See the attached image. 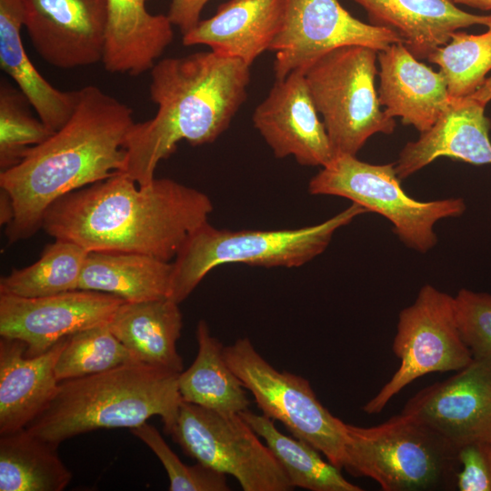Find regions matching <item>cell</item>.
I'll use <instances>...</instances> for the list:
<instances>
[{
	"label": "cell",
	"instance_id": "d6986e66",
	"mask_svg": "<svg viewBox=\"0 0 491 491\" xmlns=\"http://www.w3.org/2000/svg\"><path fill=\"white\" fill-rule=\"evenodd\" d=\"M68 336L34 356L25 355L22 341L1 337L0 435L25 428L51 401L59 384L55 363Z\"/></svg>",
	"mask_w": 491,
	"mask_h": 491
},
{
	"label": "cell",
	"instance_id": "8992f818",
	"mask_svg": "<svg viewBox=\"0 0 491 491\" xmlns=\"http://www.w3.org/2000/svg\"><path fill=\"white\" fill-rule=\"evenodd\" d=\"M343 468L384 491L456 489L457 447L414 416L400 413L374 426L346 424Z\"/></svg>",
	"mask_w": 491,
	"mask_h": 491
},
{
	"label": "cell",
	"instance_id": "8fae6325",
	"mask_svg": "<svg viewBox=\"0 0 491 491\" xmlns=\"http://www.w3.org/2000/svg\"><path fill=\"white\" fill-rule=\"evenodd\" d=\"M392 350L399 367L363 406L366 414L380 413L416 379L430 373L456 372L473 360L457 327L454 296L432 285L422 286L414 303L398 315Z\"/></svg>",
	"mask_w": 491,
	"mask_h": 491
},
{
	"label": "cell",
	"instance_id": "9a60e30c",
	"mask_svg": "<svg viewBox=\"0 0 491 491\" xmlns=\"http://www.w3.org/2000/svg\"><path fill=\"white\" fill-rule=\"evenodd\" d=\"M106 0H24V26L38 55L61 69L102 61Z\"/></svg>",
	"mask_w": 491,
	"mask_h": 491
},
{
	"label": "cell",
	"instance_id": "5b68a950",
	"mask_svg": "<svg viewBox=\"0 0 491 491\" xmlns=\"http://www.w3.org/2000/svg\"><path fill=\"white\" fill-rule=\"evenodd\" d=\"M365 213L363 206L352 203L320 224L296 229L227 230L206 222L188 236L172 262L169 298L180 304L221 265L303 266L326 249L336 230Z\"/></svg>",
	"mask_w": 491,
	"mask_h": 491
},
{
	"label": "cell",
	"instance_id": "277c9868",
	"mask_svg": "<svg viewBox=\"0 0 491 491\" xmlns=\"http://www.w3.org/2000/svg\"><path fill=\"white\" fill-rule=\"evenodd\" d=\"M179 374L134 362L61 381L51 401L25 428L58 446L81 434L98 429H132L158 416L169 435L183 401Z\"/></svg>",
	"mask_w": 491,
	"mask_h": 491
},
{
	"label": "cell",
	"instance_id": "4316f807",
	"mask_svg": "<svg viewBox=\"0 0 491 491\" xmlns=\"http://www.w3.org/2000/svg\"><path fill=\"white\" fill-rule=\"evenodd\" d=\"M0 491H62L72 474L57 446L23 428L0 435Z\"/></svg>",
	"mask_w": 491,
	"mask_h": 491
},
{
	"label": "cell",
	"instance_id": "83f0119b",
	"mask_svg": "<svg viewBox=\"0 0 491 491\" xmlns=\"http://www.w3.org/2000/svg\"><path fill=\"white\" fill-rule=\"evenodd\" d=\"M251 428L263 438L286 474L293 487L311 491H362L346 480L341 469L322 458L320 452L297 437L280 432L272 419L250 410L240 413Z\"/></svg>",
	"mask_w": 491,
	"mask_h": 491
},
{
	"label": "cell",
	"instance_id": "7a4b0ae2",
	"mask_svg": "<svg viewBox=\"0 0 491 491\" xmlns=\"http://www.w3.org/2000/svg\"><path fill=\"white\" fill-rule=\"evenodd\" d=\"M132 109L95 85L78 89L66 123L31 147L15 166L0 173L14 218L9 245L34 235L49 206L63 195L124 172L125 144L135 125Z\"/></svg>",
	"mask_w": 491,
	"mask_h": 491
},
{
	"label": "cell",
	"instance_id": "1f68e13d",
	"mask_svg": "<svg viewBox=\"0 0 491 491\" xmlns=\"http://www.w3.org/2000/svg\"><path fill=\"white\" fill-rule=\"evenodd\" d=\"M25 95L6 80L0 84V169L18 165L26 152L48 139L55 131L30 111Z\"/></svg>",
	"mask_w": 491,
	"mask_h": 491
},
{
	"label": "cell",
	"instance_id": "5bb4252c",
	"mask_svg": "<svg viewBox=\"0 0 491 491\" xmlns=\"http://www.w3.org/2000/svg\"><path fill=\"white\" fill-rule=\"evenodd\" d=\"M456 447L491 442V358H473L444 381L410 397L402 409Z\"/></svg>",
	"mask_w": 491,
	"mask_h": 491
},
{
	"label": "cell",
	"instance_id": "44dd1931",
	"mask_svg": "<svg viewBox=\"0 0 491 491\" xmlns=\"http://www.w3.org/2000/svg\"><path fill=\"white\" fill-rule=\"evenodd\" d=\"M354 1L366 11L372 25L396 31L417 59H427L461 28L491 25V15L465 12L450 0Z\"/></svg>",
	"mask_w": 491,
	"mask_h": 491
},
{
	"label": "cell",
	"instance_id": "e575fe53",
	"mask_svg": "<svg viewBox=\"0 0 491 491\" xmlns=\"http://www.w3.org/2000/svg\"><path fill=\"white\" fill-rule=\"evenodd\" d=\"M456 489L491 491V442L473 441L457 446Z\"/></svg>",
	"mask_w": 491,
	"mask_h": 491
},
{
	"label": "cell",
	"instance_id": "d590c367",
	"mask_svg": "<svg viewBox=\"0 0 491 491\" xmlns=\"http://www.w3.org/2000/svg\"><path fill=\"white\" fill-rule=\"evenodd\" d=\"M209 0H171L168 18L184 34L194 28L200 21V15Z\"/></svg>",
	"mask_w": 491,
	"mask_h": 491
},
{
	"label": "cell",
	"instance_id": "484cf974",
	"mask_svg": "<svg viewBox=\"0 0 491 491\" xmlns=\"http://www.w3.org/2000/svg\"><path fill=\"white\" fill-rule=\"evenodd\" d=\"M198 350L192 365L178 376L182 400L222 414H240L250 401L241 380L228 366L225 346L205 320L195 331Z\"/></svg>",
	"mask_w": 491,
	"mask_h": 491
},
{
	"label": "cell",
	"instance_id": "d6a6232c",
	"mask_svg": "<svg viewBox=\"0 0 491 491\" xmlns=\"http://www.w3.org/2000/svg\"><path fill=\"white\" fill-rule=\"evenodd\" d=\"M158 457L169 479L170 491H228L226 475L198 463L184 464L172 451L159 431L147 422L130 429Z\"/></svg>",
	"mask_w": 491,
	"mask_h": 491
},
{
	"label": "cell",
	"instance_id": "6da1fadb",
	"mask_svg": "<svg viewBox=\"0 0 491 491\" xmlns=\"http://www.w3.org/2000/svg\"><path fill=\"white\" fill-rule=\"evenodd\" d=\"M205 193L170 178L139 186L121 172L68 193L44 215L55 239L88 251L136 253L171 262L213 211Z\"/></svg>",
	"mask_w": 491,
	"mask_h": 491
},
{
	"label": "cell",
	"instance_id": "603a6c76",
	"mask_svg": "<svg viewBox=\"0 0 491 491\" xmlns=\"http://www.w3.org/2000/svg\"><path fill=\"white\" fill-rule=\"evenodd\" d=\"M108 326L137 362L175 373L184 370L176 347L183 326L176 302L170 298L125 301Z\"/></svg>",
	"mask_w": 491,
	"mask_h": 491
},
{
	"label": "cell",
	"instance_id": "ffe728a7",
	"mask_svg": "<svg viewBox=\"0 0 491 491\" xmlns=\"http://www.w3.org/2000/svg\"><path fill=\"white\" fill-rule=\"evenodd\" d=\"M285 0H229L210 18L183 35L184 45H205L211 51L247 65L270 46L280 30Z\"/></svg>",
	"mask_w": 491,
	"mask_h": 491
},
{
	"label": "cell",
	"instance_id": "9c48e42d",
	"mask_svg": "<svg viewBox=\"0 0 491 491\" xmlns=\"http://www.w3.org/2000/svg\"><path fill=\"white\" fill-rule=\"evenodd\" d=\"M224 353L264 416L281 422L293 436L310 444L331 464L343 468L346 423L321 404L307 379L275 368L247 337L225 346Z\"/></svg>",
	"mask_w": 491,
	"mask_h": 491
},
{
	"label": "cell",
	"instance_id": "f1b7e54d",
	"mask_svg": "<svg viewBox=\"0 0 491 491\" xmlns=\"http://www.w3.org/2000/svg\"><path fill=\"white\" fill-rule=\"evenodd\" d=\"M88 252L72 241L55 239L36 262L1 277L0 294L34 298L76 290Z\"/></svg>",
	"mask_w": 491,
	"mask_h": 491
},
{
	"label": "cell",
	"instance_id": "ba28073f",
	"mask_svg": "<svg viewBox=\"0 0 491 491\" xmlns=\"http://www.w3.org/2000/svg\"><path fill=\"white\" fill-rule=\"evenodd\" d=\"M400 182L395 163L374 165L356 155H337L310 179L308 191L345 197L383 215L407 247L426 253L437 243L436 223L461 216L466 202L460 197L417 201L404 192Z\"/></svg>",
	"mask_w": 491,
	"mask_h": 491
},
{
	"label": "cell",
	"instance_id": "4fadbf2b",
	"mask_svg": "<svg viewBox=\"0 0 491 491\" xmlns=\"http://www.w3.org/2000/svg\"><path fill=\"white\" fill-rule=\"evenodd\" d=\"M124 302L84 289L34 298L0 294V336L20 340L26 356H38L68 336L109 324Z\"/></svg>",
	"mask_w": 491,
	"mask_h": 491
},
{
	"label": "cell",
	"instance_id": "3957f363",
	"mask_svg": "<svg viewBox=\"0 0 491 491\" xmlns=\"http://www.w3.org/2000/svg\"><path fill=\"white\" fill-rule=\"evenodd\" d=\"M150 71L149 94L157 111L135 122L125 144L123 173L139 186L152 183L157 165L179 142L215 141L246 101L250 82L249 65L211 50L162 59Z\"/></svg>",
	"mask_w": 491,
	"mask_h": 491
},
{
	"label": "cell",
	"instance_id": "f546056e",
	"mask_svg": "<svg viewBox=\"0 0 491 491\" xmlns=\"http://www.w3.org/2000/svg\"><path fill=\"white\" fill-rule=\"evenodd\" d=\"M427 60L438 65L451 98L471 96L491 70V25L480 35L454 32Z\"/></svg>",
	"mask_w": 491,
	"mask_h": 491
},
{
	"label": "cell",
	"instance_id": "d4e9b609",
	"mask_svg": "<svg viewBox=\"0 0 491 491\" xmlns=\"http://www.w3.org/2000/svg\"><path fill=\"white\" fill-rule=\"evenodd\" d=\"M172 262L151 256L89 251L78 289L114 295L125 302L169 298Z\"/></svg>",
	"mask_w": 491,
	"mask_h": 491
},
{
	"label": "cell",
	"instance_id": "74e56055",
	"mask_svg": "<svg viewBox=\"0 0 491 491\" xmlns=\"http://www.w3.org/2000/svg\"><path fill=\"white\" fill-rule=\"evenodd\" d=\"M471 97L486 105L491 101V76L486 79L483 85L479 87Z\"/></svg>",
	"mask_w": 491,
	"mask_h": 491
},
{
	"label": "cell",
	"instance_id": "cb8c5ba5",
	"mask_svg": "<svg viewBox=\"0 0 491 491\" xmlns=\"http://www.w3.org/2000/svg\"><path fill=\"white\" fill-rule=\"evenodd\" d=\"M24 0H0V66L25 95L38 117L52 130L71 116L78 90L61 91L34 66L23 45Z\"/></svg>",
	"mask_w": 491,
	"mask_h": 491
},
{
	"label": "cell",
	"instance_id": "7c38bea8",
	"mask_svg": "<svg viewBox=\"0 0 491 491\" xmlns=\"http://www.w3.org/2000/svg\"><path fill=\"white\" fill-rule=\"evenodd\" d=\"M397 42L402 38L396 31L358 20L338 0H285L282 25L269 50L276 53V80H281L341 46L381 51Z\"/></svg>",
	"mask_w": 491,
	"mask_h": 491
},
{
	"label": "cell",
	"instance_id": "836d02e7",
	"mask_svg": "<svg viewBox=\"0 0 491 491\" xmlns=\"http://www.w3.org/2000/svg\"><path fill=\"white\" fill-rule=\"evenodd\" d=\"M454 301L457 327L473 358H491V295L462 288Z\"/></svg>",
	"mask_w": 491,
	"mask_h": 491
},
{
	"label": "cell",
	"instance_id": "52a82bcc",
	"mask_svg": "<svg viewBox=\"0 0 491 491\" xmlns=\"http://www.w3.org/2000/svg\"><path fill=\"white\" fill-rule=\"evenodd\" d=\"M377 52L364 45L341 46L304 72L336 155H356L373 135L395 130L396 122L381 110L375 87Z\"/></svg>",
	"mask_w": 491,
	"mask_h": 491
},
{
	"label": "cell",
	"instance_id": "e0dca14e",
	"mask_svg": "<svg viewBox=\"0 0 491 491\" xmlns=\"http://www.w3.org/2000/svg\"><path fill=\"white\" fill-rule=\"evenodd\" d=\"M485 108L486 105L471 96L451 98L437 121L399 153L395 163L399 179L407 178L439 157L491 165V122Z\"/></svg>",
	"mask_w": 491,
	"mask_h": 491
},
{
	"label": "cell",
	"instance_id": "8d00e7d4",
	"mask_svg": "<svg viewBox=\"0 0 491 491\" xmlns=\"http://www.w3.org/2000/svg\"><path fill=\"white\" fill-rule=\"evenodd\" d=\"M0 190V222L6 226L14 218V206L8 193L1 188Z\"/></svg>",
	"mask_w": 491,
	"mask_h": 491
},
{
	"label": "cell",
	"instance_id": "30bf717a",
	"mask_svg": "<svg viewBox=\"0 0 491 491\" xmlns=\"http://www.w3.org/2000/svg\"><path fill=\"white\" fill-rule=\"evenodd\" d=\"M184 454L233 476L244 491H290L284 469L240 414H222L182 401L169 434Z\"/></svg>",
	"mask_w": 491,
	"mask_h": 491
},
{
	"label": "cell",
	"instance_id": "2e32d148",
	"mask_svg": "<svg viewBox=\"0 0 491 491\" xmlns=\"http://www.w3.org/2000/svg\"><path fill=\"white\" fill-rule=\"evenodd\" d=\"M318 115L304 72L293 71L276 80L252 120L276 157L293 156L302 165L324 167L336 154Z\"/></svg>",
	"mask_w": 491,
	"mask_h": 491
},
{
	"label": "cell",
	"instance_id": "f35d334b",
	"mask_svg": "<svg viewBox=\"0 0 491 491\" xmlns=\"http://www.w3.org/2000/svg\"><path fill=\"white\" fill-rule=\"evenodd\" d=\"M452 3L465 5L484 11L491 10V0H450Z\"/></svg>",
	"mask_w": 491,
	"mask_h": 491
},
{
	"label": "cell",
	"instance_id": "ac0fdd59",
	"mask_svg": "<svg viewBox=\"0 0 491 491\" xmlns=\"http://www.w3.org/2000/svg\"><path fill=\"white\" fill-rule=\"evenodd\" d=\"M377 60L378 100L386 114L420 133L428 130L451 103L443 75L419 62L402 42L378 51Z\"/></svg>",
	"mask_w": 491,
	"mask_h": 491
},
{
	"label": "cell",
	"instance_id": "7402d4cb",
	"mask_svg": "<svg viewBox=\"0 0 491 491\" xmlns=\"http://www.w3.org/2000/svg\"><path fill=\"white\" fill-rule=\"evenodd\" d=\"M173 38L168 16L150 14L145 0H106V71L136 76L151 70Z\"/></svg>",
	"mask_w": 491,
	"mask_h": 491
},
{
	"label": "cell",
	"instance_id": "4dcf8cb0",
	"mask_svg": "<svg viewBox=\"0 0 491 491\" xmlns=\"http://www.w3.org/2000/svg\"><path fill=\"white\" fill-rule=\"evenodd\" d=\"M137 362L116 338L108 324L76 332L67 337L55 363L58 382L95 375Z\"/></svg>",
	"mask_w": 491,
	"mask_h": 491
}]
</instances>
